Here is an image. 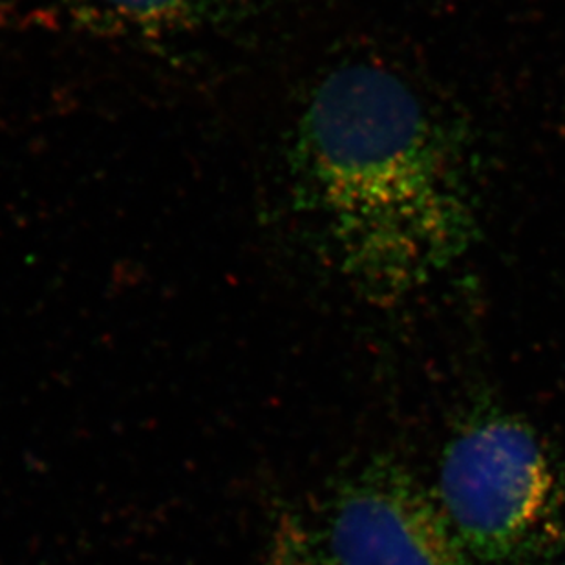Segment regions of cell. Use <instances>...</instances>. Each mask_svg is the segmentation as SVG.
<instances>
[{"instance_id": "obj_1", "label": "cell", "mask_w": 565, "mask_h": 565, "mask_svg": "<svg viewBox=\"0 0 565 565\" xmlns=\"http://www.w3.org/2000/svg\"><path fill=\"white\" fill-rule=\"evenodd\" d=\"M291 172L339 271L377 305L425 288L478 241L458 141L411 83L377 64H342L320 81Z\"/></svg>"}, {"instance_id": "obj_2", "label": "cell", "mask_w": 565, "mask_h": 565, "mask_svg": "<svg viewBox=\"0 0 565 565\" xmlns=\"http://www.w3.org/2000/svg\"><path fill=\"white\" fill-rule=\"evenodd\" d=\"M445 516L472 565H550L565 542L564 483L536 428L472 408L439 459Z\"/></svg>"}, {"instance_id": "obj_3", "label": "cell", "mask_w": 565, "mask_h": 565, "mask_svg": "<svg viewBox=\"0 0 565 565\" xmlns=\"http://www.w3.org/2000/svg\"><path fill=\"white\" fill-rule=\"evenodd\" d=\"M317 533L333 565H472L438 497L386 454L335 481Z\"/></svg>"}, {"instance_id": "obj_4", "label": "cell", "mask_w": 565, "mask_h": 565, "mask_svg": "<svg viewBox=\"0 0 565 565\" xmlns=\"http://www.w3.org/2000/svg\"><path fill=\"white\" fill-rule=\"evenodd\" d=\"M75 13L138 35H174L211 26L246 0H66Z\"/></svg>"}, {"instance_id": "obj_5", "label": "cell", "mask_w": 565, "mask_h": 565, "mask_svg": "<svg viewBox=\"0 0 565 565\" xmlns=\"http://www.w3.org/2000/svg\"><path fill=\"white\" fill-rule=\"evenodd\" d=\"M258 565H333V562L315 529L297 516H284Z\"/></svg>"}, {"instance_id": "obj_6", "label": "cell", "mask_w": 565, "mask_h": 565, "mask_svg": "<svg viewBox=\"0 0 565 565\" xmlns=\"http://www.w3.org/2000/svg\"><path fill=\"white\" fill-rule=\"evenodd\" d=\"M565 565V564H564Z\"/></svg>"}]
</instances>
